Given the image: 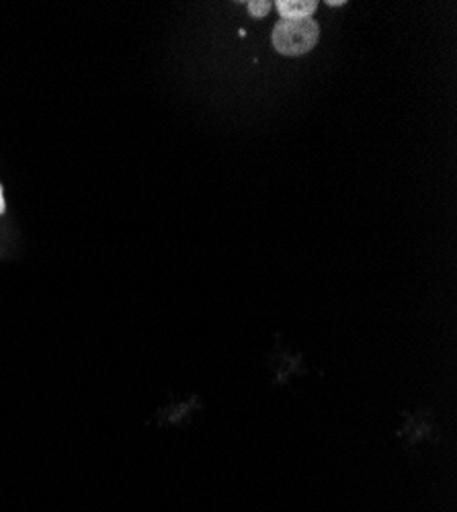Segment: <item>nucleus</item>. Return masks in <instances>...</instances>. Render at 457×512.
Listing matches in <instances>:
<instances>
[{"label": "nucleus", "mask_w": 457, "mask_h": 512, "mask_svg": "<svg viewBox=\"0 0 457 512\" xmlns=\"http://www.w3.org/2000/svg\"><path fill=\"white\" fill-rule=\"evenodd\" d=\"M330 7H343V5H347L345 0H332V3H328Z\"/></svg>", "instance_id": "nucleus-5"}, {"label": "nucleus", "mask_w": 457, "mask_h": 512, "mask_svg": "<svg viewBox=\"0 0 457 512\" xmlns=\"http://www.w3.org/2000/svg\"><path fill=\"white\" fill-rule=\"evenodd\" d=\"M246 7H248V13H251L253 17L263 19L271 13L273 5L269 3V0H251V3H246Z\"/></svg>", "instance_id": "nucleus-3"}, {"label": "nucleus", "mask_w": 457, "mask_h": 512, "mask_svg": "<svg viewBox=\"0 0 457 512\" xmlns=\"http://www.w3.org/2000/svg\"><path fill=\"white\" fill-rule=\"evenodd\" d=\"M320 27L314 19L285 21L281 19L273 29V48L287 58L304 56L318 46Z\"/></svg>", "instance_id": "nucleus-1"}, {"label": "nucleus", "mask_w": 457, "mask_h": 512, "mask_svg": "<svg viewBox=\"0 0 457 512\" xmlns=\"http://www.w3.org/2000/svg\"><path fill=\"white\" fill-rule=\"evenodd\" d=\"M0 213H5V197H3V187H0Z\"/></svg>", "instance_id": "nucleus-4"}, {"label": "nucleus", "mask_w": 457, "mask_h": 512, "mask_svg": "<svg viewBox=\"0 0 457 512\" xmlns=\"http://www.w3.org/2000/svg\"><path fill=\"white\" fill-rule=\"evenodd\" d=\"M277 13L285 21H300V19H312L318 3L316 0H279L275 5Z\"/></svg>", "instance_id": "nucleus-2"}]
</instances>
